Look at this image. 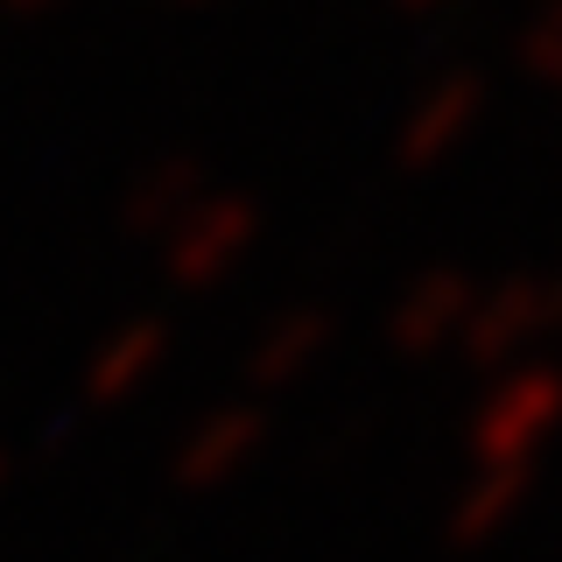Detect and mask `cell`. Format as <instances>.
Returning a JSON list of instances; mask_svg holds the SVG:
<instances>
[{
    "mask_svg": "<svg viewBox=\"0 0 562 562\" xmlns=\"http://www.w3.org/2000/svg\"><path fill=\"white\" fill-rule=\"evenodd\" d=\"M562 436V366L520 359L485 373V394L464 415V450L479 471H535L541 450Z\"/></svg>",
    "mask_w": 562,
    "mask_h": 562,
    "instance_id": "1",
    "label": "cell"
},
{
    "mask_svg": "<svg viewBox=\"0 0 562 562\" xmlns=\"http://www.w3.org/2000/svg\"><path fill=\"white\" fill-rule=\"evenodd\" d=\"M562 330V260L541 274H499L479 281L464 310V330H457V359L479 366V373H506V366L535 359V345H549Z\"/></svg>",
    "mask_w": 562,
    "mask_h": 562,
    "instance_id": "2",
    "label": "cell"
},
{
    "mask_svg": "<svg viewBox=\"0 0 562 562\" xmlns=\"http://www.w3.org/2000/svg\"><path fill=\"white\" fill-rule=\"evenodd\" d=\"M485 113H492V78L485 70H471V64L436 70V78L408 99V113H401V127H394V169L401 176L450 169L457 155L471 148V134L485 127Z\"/></svg>",
    "mask_w": 562,
    "mask_h": 562,
    "instance_id": "3",
    "label": "cell"
},
{
    "mask_svg": "<svg viewBox=\"0 0 562 562\" xmlns=\"http://www.w3.org/2000/svg\"><path fill=\"white\" fill-rule=\"evenodd\" d=\"M471 295H479V274L471 268H457V260L422 268L408 289L394 295V310H386V345H394V359H436V351H450L457 330H464Z\"/></svg>",
    "mask_w": 562,
    "mask_h": 562,
    "instance_id": "4",
    "label": "cell"
},
{
    "mask_svg": "<svg viewBox=\"0 0 562 562\" xmlns=\"http://www.w3.org/2000/svg\"><path fill=\"white\" fill-rule=\"evenodd\" d=\"M527 499H535V471H479L471 464V479L443 506V541L457 555H479L492 541H506V527L527 514Z\"/></svg>",
    "mask_w": 562,
    "mask_h": 562,
    "instance_id": "5",
    "label": "cell"
},
{
    "mask_svg": "<svg viewBox=\"0 0 562 562\" xmlns=\"http://www.w3.org/2000/svg\"><path fill=\"white\" fill-rule=\"evenodd\" d=\"M330 338H338V324H330L324 310H295L289 324H274L268 351H260V373H268V380H295V373H310V366L330 351Z\"/></svg>",
    "mask_w": 562,
    "mask_h": 562,
    "instance_id": "6",
    "label": "cell"
},
{
    "mask_svg": "<svg viewBox=\"0 0 562 562\" xmlns=\"http://www.w3.org/2000/svg\"><path fill=\"white\" fill-rule=\"evenodd\" d=\"M514 70L541 92H562V0H541L514 35Z\"/></svg>",
    "mask_w": 562,
    "mask_h": 562,
    "instance_id": "7",
    "label": "cell"
},
{
    "mask_svg": "<svg viewBox=\"0 0 562 562\" xmlns=\"http://www.w3.org/2000/svg\"><path fill=\"white\" fill-rule=\"evenodd\" d=\"M436 8H450V0H394V14H436Z\"/></svg>",
    "mask_w": 562,
    "mask_h": 562,
    "instance_id": "8",
    "label": "cell"
}]
</instances>
